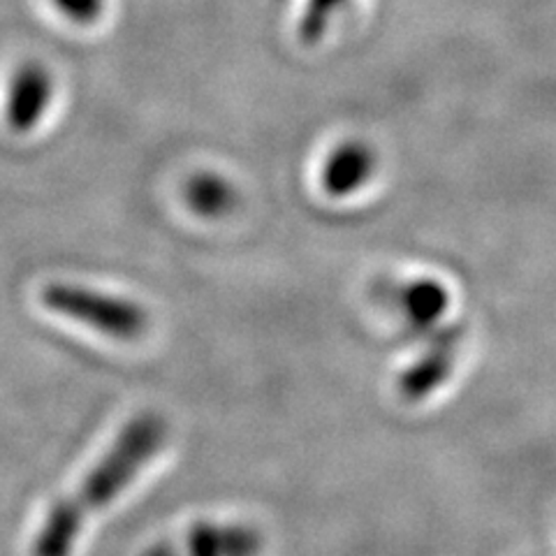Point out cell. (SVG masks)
<instances>
[{
    "label": "cell",
    "mask_w": 556,
    "mask_h": 556,
    "mask_svg": "<svg viewBox=\"0 0 556 556\" xmlns=\"http://www.w3.org/2000/svg\"><path fill=\"white\" fill-rule=\"evenodd\" d=\"M394 300L402 316L415 329H431L437 325L450 306V294L445 286L431 278H420L408 286H402L394 292Z\"/></svg>",
    "instance_id": "obj_6"
},
{
    "label": "cell",
    "mask_w": 556,
    "mask_h": 556,
    "mask_svg": "<svg viewBox=\"0 0 556 556\" xmlns=\"http://www.w3.org/2000/svg\"><path fill=\"white\" fill-rule=\"evenodd\" d=\"M51 91H54L51 75L40 63H26L16 70L8 96L10 128L14 132H30L38 126L49 108Z\"/></svg>",
    "instance_id": "obj_4"
},
{
    "label": "cell",
    "mask_w": 556,
    "mask_h": 556,
    "mask_svg": "<svg viewBox=\"0 0 556 556\" xmlns=\"http://www.w3.org/2000/svg\"><path fill=\"white\" fill-rule=\"evenodd\" d=\"M260 552H263V535L253 527L202 521L179 543L161 545L147 556H260Z\"/></svg>",
    "instance_id": "obj_3"
},
{
    "label": "cell",
    "mask_w": 556,
    "mask_h": 556,
    "mask_svg": "<svg viewBox=\"0 0 556 556\" xmlns=\"http://www.w3.org/2000/svg\"><path fill=\"white\" fill-rule=\"evenodd\" d=\"M54 3L77 24H93L104 8V0H54Z\"/></svg>",
    "instance_id": "obj_10"
},
{
    "label": "cell",
    "mask_w": 556,
    "mask_h": 556,
    "mask_svg": "<svg viewBox=\"0 0 556 556\" xmlns=\"http://www.w3.org/2000/svg\"><path fill=\"white\" fill-rule=\"evenodd\" d=\"M167 425L159 413H142L121 429L112 447L104 452L79 484V490L63 496L45 517L35 535L33 556H70L89 517L108 508L124 494L149 462L163 450Z\"/></svg>",
    "instance_id": "obj_1"
},
{
    "label": "cell",
    "mask_w": 556,
    "mask_h": 556,
    "mask_svg": "<svg viewBox=\"0 0 556 556\" xmlns=\"http://www.w3.org/2000/svg\"><path fill=\"white\" fill-rule=\"evenodd\" d=\"M447 371H450L447 353H433L417 362L415 367L404 376L402 388L413 399L425 396L427 392H431L439 386V382L447 376Z\"/></svg>",
    "instance_id": "obj_8"
},
{
    "label": "cell",
    "mask_w": 556,
    "mask_h": 556,
    "mask_svg": "<svg viewBox=\"0 0 556 556\" xmlns=\"http://www.w3.org/2000/svg\"><path fill=\"white\" fill-rule=\"evenodd\" d=\"M40 300L49 311L91 327L114 341H137L149 327L147 311L137 302L84 286L49 283Z\"/></svg>",
    "instance_id": "obj_2"
},
{
    "label": "cell",
    "mask_w": 556,
    "mask_h": 556,
    "mask_svg": "<svg viewBox=\"0 0 556 556\" xmlns=\"http://www.w3.org/2000/svg\"><path fill=\"white\" fill-rule=\"evenodd\" d=\"M348 3V0H308L306 10L302 14V24H300V35L302 40L308 45H316L329 22H332V16Z\"/></svg>",
    "instance_id": "obj_9"
},
{
    "label": "cell",
    "mask_w": 556,
    "mask_h": 556,
    "mask_svg": "<svg viewBox=\"0 0 556 556\" xmlns=\"http://www.w3.org/2000/svg\"><path fill=\"white\" fill-rule=\"evenodd\" d=\"M376 172V153L369 144L343 142L337 147L325 163L323 169V186L329 195L345 198L353 195L367 184Z\"/></svg>",
    "instance_id": "obj_5"
},
{
    "label": "cell",
    "mask_w": 556,
    "mask_h": 556,
    "mask_svg": "<svg viewBox=\"0 0 556 556\" xmlns=\"http://www.w3.org/2000/svg\"><path fill=\"white\" fill-rule=\"evenodd\" d=\"M186 200L193 212L206 218H218L230 214L239 202L235 186L212 172H202L190 177L186 184Z\"/></svg>",
    "instance_id": "obj_7"
}]
</instances>
